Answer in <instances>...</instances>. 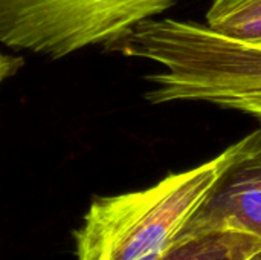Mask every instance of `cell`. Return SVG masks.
Here are the masks:
<instances>
[{
  "mask_svg": "<svg viewBox=\"0 0 261 260\" xmlns=\"http://www.w3.org/2000/svg\"><path fill=\"white\" fill-rule=\"evenodd\" d=\"M177 0H0V43L52 60L110 48Z\"/></svg>",
  "mask_w": 261,
  "mask_h": 260,
  "instance_id": "cell-3",
  "label": "cell"
},
{
  "mask_svg": "<svg viewBox=\"0 0 261 260\" xmlns=\"http://www.w3.org/2000/svg\"><path fill=\"white\" fill-rule=\"evenodd\" d=\"M205 25L225 37L261 46V0H213Z\"/></svg>",
  "mask_w": 261,
  "mask_h": 260,
  "instance_id": "cell-6",
  "label": "cell"
},
{
  "mask_svg": "<svg viewBox=\"0 0 261 260\" xmlns=\"http://www.w3.org/2000/svg\"><path fill=\"white\" fill-rule=\"evenodd\" d=\"M261 242L242 231H211L177 239L151 260H246Z\"/></svg>",
  "mask_w": 261,
  "mask_h": 260,
  "instance_id": "cell-5",
  "label": "cell"
},
{
  "mask_svg": "<svg viewBox=\"0 0 261 260\" xmlns=\"http://www.w3.org/2000/svg\"><path fill=\"white\" fill-rule=\"evenodd\" d=\"M242 231L261 242V127L231 146V156L180 238Z\"/></svg>",
  "mask_w": 261,
  "mask_h": 260,
  "instance_id": "cell-4",
  "label": "cell"
},
{
  "mask_svg": "<svg viewBox=\"0 0 261 260\" xmlns=\"http://www.w3.org/2000/svg\"><path fill=\"white\" fill-rule=\"evenodd\" d=\"M110 51L162 69L148 77L151 104L199 101L252 115L261 123V46L217 34L196 21L150 18Z\"/></svg>",
  "mask_w": 261,
  "mask_h": 260,
  "instance_id": "cell-1",
  "label": "cell"
},
{
  "mask_svg": "<svg viewBox=\"0 0 261 260\" xmlns=\"http://www.w3.org/2000/svg\"><path fill=\"white\" fill-rule=\"evenodd\" d=\"M231 156V146L153 187L92 201L75 231L78 260H151L173 245Z\"/></svg>",
  "mask_w": 261,
  "mask_h": 260,
  "instance_id": "cell-2",
  "label": "cell"
},
{
  "mask_svg": "<svg viewBox=\"0 0 261 260\" xmlns=\"http://www.w3.org/2000/svg\"><path fill=\"white\" fill-rule=\"evenodd\" d=\"M21 66H23V58L21 57L0 52V84L5 80L14 77Z\"/></svg>",
  "mask_w": 261,
  "mask_h": 260,
  "instance_id": "cell-7",
  "label": "cell"
},
{
  "mask_svg": "<svg viewBox=\"0 0 261 260\" xmlns=\"http://www.w3.org/2000/svg\"><path fill=\"white\" fill-rule=\"evenodd\" d=\"M246 260H261V248H258L255 253H252Z\"/></svg>",
  "mask_w": 261,
  "mask_h": 260,
  "instance_id": "cell-8",
  "label": "cell"
}]
</instances>
